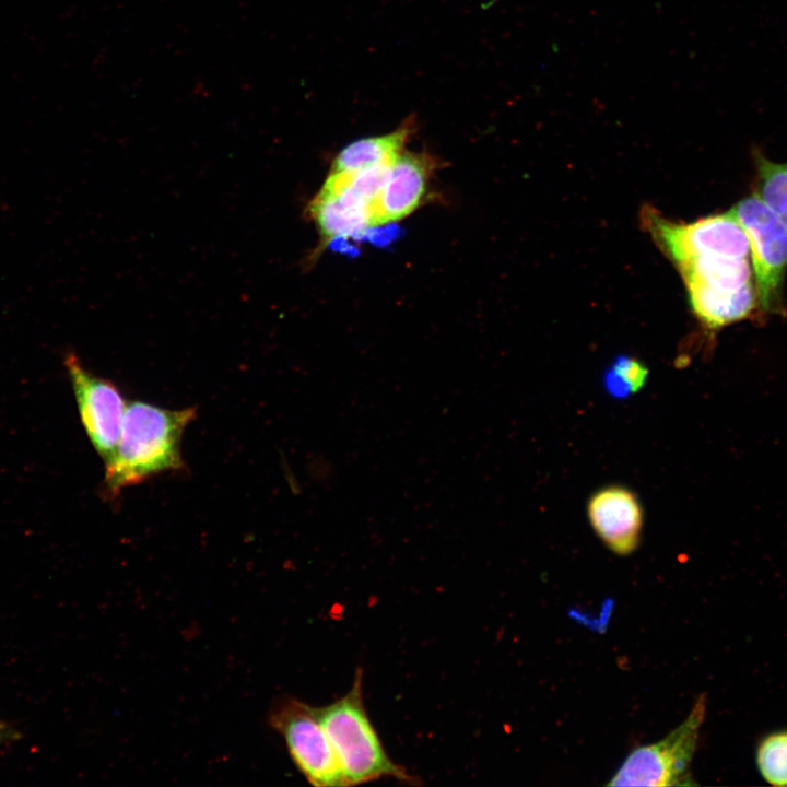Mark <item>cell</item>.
Segmentation results:
<instances>
[{
    "label": "cell",
    "instance_id": "1",
    "mask_svg": "<svg viewBox=\"0 0 787 787\" xmlns=\"http://www.w3.org/2000/svg\"><path fill=\"white\" fill-rule=\"evenodd\" d=\"M195 408L169 410L143 401L127 404L119 441L105 463L110 495L153 475L181 469L180 442Z\"/></svg>",
    "mask_w": 787,
    "mask_h": 787
},
{
    "label": "cell",
    "instance_id": "2",
    "mask_svg": "<svg viewBox=\"0 0 787 787\" xmlns=\"http://www.w3.org/2000/svg\"><path fill=\"white\" fill-rule=\"evenodd\" d=\"M362 682L363 671L359 668L353 684L344 696L326 706H312L333 747L345 786H356L385 777L410 785L419 784L418 777L410 775L387 754L367 715Z\"/></svg>",
    "mask_w": 787,
    "mask_h": 787
},
{
    "label": "cell",
    "instance_id": "3",
    "mask_svg": "<svg viewBox=\"0 0 787 787\" xmlns=\"http://www.w3.org/2000/svg\"><path fill=\"white\" fill-rule=\"evenodd\" d=\"M750 254L708 252L674 267L686 286L693 314L717 330L745 318L754 307Z\"/></svg>",
    "mask_w": 787,
    "mask_h": 787
},
{
    "label": "cell",
    "instance_id": "4",
    "mask_svg": "<svg viewBox=\"0 0 787 787\" xmlns=\"http://www.w3.org/2000/svg\"><path fill=\"white\" fill-rule=\"evenodd\" d=\"M706 715V697L700 695L686 718L662 739L633 750L611 777L609 786H690L691 763Z\"/></svg>",
    "mask_w": 787,
    "mask_h": 787
},
{
    "label": "cell",
    "instance_id": "5",
    "mask_svg": "<svg viewBox=\"0 0 787 787\" xmlns=\"http://www.w3.org/2000/svg\"><path fill=\"white\" fill-rule=\"evenodd\" d=\"M269 725L284 739L289 754L305 778L316 787H345L333 747L313 707L292 697L275 700Z\"/></svg>",
    "mask_w": 787,
    "mask_h": 787
},
{
    "label": "cell",
    "instance_id": "6",
    "mask_svg": "<svg viewBox=\"0 0 787 787\" xmlns=\"http://www.w3.org/2000/svg\"><path fill=\"white\" fill-rule=\"evenodd\" d=\"M728 213L748 237L762 308L779 310L787 268L786 224L757 195L743 198Z\"/></svg>",
    "mask_w": 787,
    "mask_h": 787
},
{
    "label": "cell",
    "instance_id": "7",
    "mask_svg": "<svg viewBox=\"0 0 787 787\" xmlns=\"http://www.w3.org/2000/svg\"><path fill=\"white\" fill-rule=\"evenodd\" d=\"M64 366L71 380L81 422L97 454L108 462L115 454L127 404L119 389L84 367L68 352Z\"/></svg>",
    "mask_w": 787,
    "mask_h": 787
},
{
    "label": "cell",
    "instance_id": "8",
    "mask_svg": "<svg viewBox=\"0 0 787 787\" xmlns=\"http://www.w3.org/2000/svg\"><path fill=\"white\" fill-rule=\"evenodd\" d=\"M587 516L595 533L618 555L633 553L641 541L644 514L637 495L622 485L596 491L588 500Z\"/></svg>",
    "mask_w": 787,
    "mask_h": 787
},
{
    "label": "cell",
    "instance_id": "9",
    "mask_svg": "<svg viewBox=\"0 0 787 787\" xmlns=\"http://www.w3.org/2000/svg\"><path fill=\"white\" fill-rule=\"evenodd\" d=\"M437 166L426 153L402 152L389 166L384 187L373 207L371 225L404 219L424 200Z\"/></svg>",
    "mask_w": 787,
    "mask_h": 787
},
{
    "label": "cell",
    "instance_id": "10",
    "mask_svg": "<svg viewBox=\"0 0 787 787\" xmlns=\"http://www.w3.org/2000/svg\"><path fill=\"white\" fill-rule=\"evenodd\" d=\"M414 130L415 120L410 116L388 133L351 142L334 157L331 173L356 172L391 164L404 151Z\"/></svg>",
    "mask_w": 787,
    "mask_h": 787
},
{
    "label": "cell",
    "instance_id": "11",
    "mask_svg": "<svg viewBox=\"0 0 787 787\" xmlns=\"http://www.w3.org/2000/svg\"><path fill=\"white\" fill-rule=\"evenodd\" d=\"M322 237L356 236L372 227V211L354 207L339 196L319 190L306 208Z\"/></svg>",
    "mask_w": 787,
    "mask_h": 787
},
{
    "label": "cell",
    "instance_id": "12",
    "mask_svg": "<svg viewBox=\"0 0 787 787\" xmlns=\"http://www.w3.org/2000/svg\"><path fill=\"white\" fill-rule=\"evenodd\" d=\"M757 196L787 226V162L775 163L763 155L755 157Z\"/></svg>",
    "mask_w": 787,
    "mask_h": 787
},
{
    "label": "cell",
    "instance_id": "13",
    "mask_svg": "<svg viewBox=\"0 0 787 787\" xmlns=\"http://www.w3.org/2000/svg\"><path fill=\"white\" fill-rule=\"evenodd\" d=\"M761 776L773 786H787V729L765 736L756 749Z\"/></svg>",
    "mask_w": 787,
    "mask_h": 787
},
{
    "label": "cell",
    "instance_id": "14",
    "mask_svg": "<svg viewBox=\"0 0 787 787\" xmlns=\"http://www.w3.org/2000/svg\"><path fill=\"white\" fill-rule=\"evenodd\" d=\"M647 377L648 368L638 359L621 355L606 371L603 384L612 397L623 399L638 392Z\"/></svg>",
    "mask_w": 787,
    "mask_h": 787
},
{
    "label": "cell",
    "instance_id": "15",
    "mask_svg": "<svg viewBox=\"0 0 787 787\" xmlns=\"http://www.w3.org/2000/svg\"><path fill=\"white\" fill-rule=\"evenodd\" d=\"M5 726L0 723V738L4 735Z\"/></svg>",
    "mask_w": 787,
    "mask_h": 787
}]
</instances>
